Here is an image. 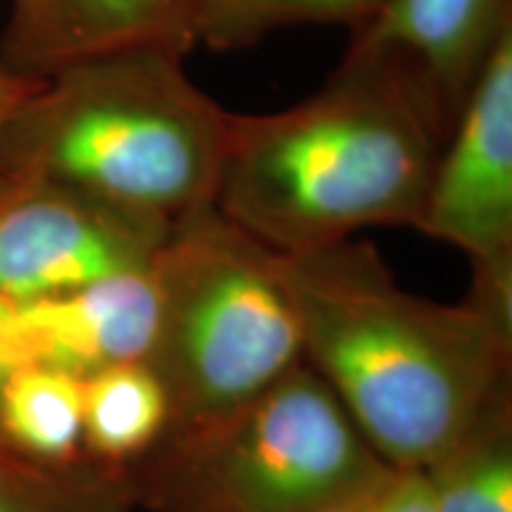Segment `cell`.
Segmentation results:
<instances>
[{"instance_id":"6da1fadb","label":"cell","mask_w":512,"mask_h":512,"mask_svg":"<svg viewBox=\"0 0 512 512\" xmlns=\"http://www.w3.org/2000/svg\"><path fill=\"white\" fill-rule=\"evenodd\" d=\"M304 363L384 463L422 472L510 392L512 328L403 290L366 240L280 254Z\"/></svg>"},{"instance_id":"7a4b0ae2","label":"cell","mask_w":512,"mask_h":512,"mask_svg":"<svg viewBox=\"0 0 512 512\" xmlns=\"http://www.w3.org/2000/svg\"><path fill=\"white\" fill-rule=\"evenodd\" d=\"M444 143L403 83L342 57L323 88L280 112L230 114L214 204L280 254L373 226H418Z\"/></svg>"},{"instance_id":"3957f363","label":"cell","mask_w":512,"mask_h":512,"mask_svg":"<svg viewBox=\"0 0 512 512\" xmlns=\"http://www.w3.org/2000/svg\"><path fill=\"white\" fill-rule=\"evenodd\" d=\"M230 114L174 50L107 53L29 95L0 138V178H46L174 223L214 204Z\"/></svg>"},{"instance_id":"277c9868","label":"cell","mask_w":512,"mask_h":512,"mask_svg":"<svg viewBox=\"0 0 512 512\" xmlns=\"http://www.w3.org/2000/svg\"><path fill=\"white\" fill-rule=\"evenodd\" d=\"M394 472L302 363L233 411L164 434L121 479L147 512H328Z\"/></svg>"},{"instance_id":"5b68a950","label":"cell","mask_w":512,"mask_h":512,"mask_svg":"<svg viewBox=\"0 0 512 512\" xmlns=\"http://www.w3.org/2000/svg\"><path fill=\"white\" fill-rule=\"evenodd\" d=\"M159 325L147 366L169 396V432L219 418L304 363L280 252L216 204L171 223L152 261Z\"/></svg>"},{"instance_id":"8992f818","label":"cell","mask_w":512,"mask_h":512,"mask_svg":"<svg viewBox=\"0 0 512 512\" xmlns=\"http://www.w3.org/2000/svg\"><path fill=\"white\" fill-rule=\"evenodd\" d=\"M169 228L46 178H0V294L31 304L145 268Z\"/></svg>"},{"instance_id":"52a82bcc","label":"cell","mask_w":512,"mask_h":512,"mask_svg":"<svg viewBox=\"0 0 512 512\" xmlns=\"http://www.w3.org/2000/svg\"><path fill=\"white\" fill-rule=\"evenodd\" d=\"M415 230L458 247L472 266L512 261V24L441 143Z\"/></svg>"},{"instance_id":"ba28073f","label":"cell","mask_w":512,"mask_h":512,"mask_svg":"<svg viewBox=\"0 0 512 512\" xmlns=\"http://www.w3.org/2000/svg\"><path fill=\"white\" fill-rule=\"evenodd\" d=\"M510 24L512 0H382L375 15L351 31L344 57L394 74L446 138Z\"/></svg>"},{"instance_id":"9c48e42d","label":"cell","mask_w":512,"mask_h":512,"mask_svg":"<svg viewBox=\"0 0 512 512\" xmlns=\"http://www.w3.org/2000/svg\"><path fill=\"white\" fill-rule=\"evenodd\" d=\"M197 0H10L0 62L27 79L131 48L197 46Z\"/></svg>"},{"instance_id":"30bf717a","label":"cell","mask_w":512,"mask_h":512,"mask_svg":"<svg viewBox=\"0 0 512 512\" xmlns=\"http://www.w3.org/2000/svg\"><path fill=\"white\" fill-rule=\"evenodd\" d=\"M34 363L86 377L119 363L147 361L159 325L152 264L79 290L19 304Z\"/></svg>"},{"instance_id":"8fae6325","label":"cell","mask_w":512,"mask_h":512,"mask_svg":"<svg viewBox=\"0 0 512 512\" xmlns=\"http://www.w3.org/2000/svg\"><path fill=\"white\" fill-rule=\"evenodd\" d=\"M169 396L145 361L119 363L83 377V453L119 475L169 430Z\"/></svg>"},{"instance_id":"7c38bea8","label":"cell","mask_w":512,"mask_h":512,"mask_svg":"<svg viewBox=\"0 0 512 512\" xmlns=\"http://www.w3.org/2000/svg\"><path fill=\"white\" fill-rule=\"evenodd\" d=\"M0 444L12 456L48 467L88 463L83 453V377L27 363L0 392Z\"/></svg>"},{"instance_id":"4fadbf2b","label":"cell","mask_w":512,"mask_h":512,"mask_svg":"<svg viewBox=\"0 0 512 512\" xmlns=\"http://www.w3.org/2000/svg\"><path fill=\"white\" fill-rule=\"evenodd\" d=\"M434 512H512V396L505 392L422 470Z\"/></svg>"},{"instance_id":"5bb4252c","label":"cell","mask_w":512,"mask_h":512,"mask_svg":"<svg viewBox=\"0 0 512 512\" xmlns=\"http://www.w3.org/2000/svg\"><path fill=\"white\" fill-rule=\"evenodd\" d=\"M382 0H197V46L238 50L299 24H366Z\"/></svg>"},{"instance_id":"9a60e30c","label":"cell","mask_w":512,"mask_h":512,"mask_svg":"<svg viewBox=\"0 0 512 512\" xmlns=\"http://www.w3.org/2000/svg\"><path fill=\"white\" fill-rule=\"evenodd\" d=\"M0 512H136L124 479L93 463L48 467L0 451Z\"/></svg>"},{"instance_id":"2e32d148","label":"cell","mask_w":512,"mask_h":512,"mask_svg":"<svg viewBox=\"0 0 512 512\" xmlns=\"http://www.w3.org/2000/svg\"><path fill=\"white\" fill-rule=\"evenodd\" d=\"M368 512H434L425 475L396 470L368 498Z\"/></svg>"},{"instance_id":"e0dca14e","label":"cell","mask_w":512,"mask_h":512,"mask_svg":"<svg viewBox=\"0 0 512 512\" xmlns=\"http://www.w3.org/2000/svg\"><path fill=\"white\" fill-rule=\"evenodd\" d=\"M27 363H34V356H31L27 332H24L19 304L0 294V392H3L8 377Z\"/></svg>"},{"instance_id":"ac0fdd59","label":"cell","mask_w":512,"mask_h":512,"mask_svg":"<svg viewBox=\"0 0 512 512\" xmlns=\"http://www.w3.org/2000/svg\"><path fill=\"white\" fill-rule=\"evenodd\" d=\"M41 83L43 81L27 79V76L12 72L10 67L0 62V138H3L5 128H8L10 119L15 117V112L27 102L31 93L38 91Z\"/></svg>"},{"instance_id":"d6986e66","label":"cell","mask_w":512,"mask_h":512,"mask_svg":"<svg viewBox=\"0 0 512 512\" xmlns=\"http://www.w3.org/2000/svg\"><path fill=\"white\" fill-rule=\"evenodd\" d=\"M373 494H375V491H373ZM373 494H370V496H373ZM368 498H363V501H356V503H349V505H342V508H335V510H328V512H368Z\"/></svg>"},{"instance_id":"ffe728a7","label":"cell","mask_w":512,"mask_h":512,"mask_svg":"<svg viewBox=\"0 0 512 512\" xmlns=\"http://www.w3.org/2000/svg\"><path fill=\"white\" fill-rule=\"evenodd\" d=\"M0 451H3V448H0ZM5 453H8V451H5Z\"/></svg>"}]
</instances>
